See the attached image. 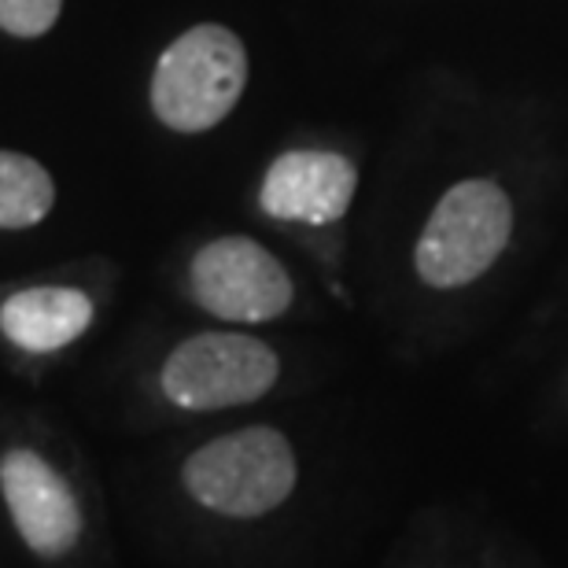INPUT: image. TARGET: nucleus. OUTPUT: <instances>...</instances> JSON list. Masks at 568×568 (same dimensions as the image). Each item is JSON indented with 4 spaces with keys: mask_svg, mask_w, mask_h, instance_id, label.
<instances>
[{
    "mask_svg": "<svg viewBox=\"0 0 568 568\" xmlns=\"http://www.w3.org/2000/svg\"><path fill=\"white\" fill-rule=\"evenodd\" d=\"M0 498L19 542L41 568H71L85 554L97 506L55 454L33 443L0 450Z\"/></svg>",
    "mask_w": 568,
    "mask_h": 568,
    "instance_id": "f257e3e1",
    "label": "nucleus"
},
{
    "mask_svg": "<svg viewBox=\"0 0 568 568\" xmlns=\"http://www.w3.org/2000/svg\"><path fill=\"white\" fill-rule=\"evenodd\" d=\"M300 465L292 443L277 428L252 425L203 443L181 465V484L192 503L219 517H266L295 491Z\"/></svg>",
    "mask_w": 568,
    "mask_h": 568,
    "instance_id": "f03ea898",
    "label": "nucleus"
},
{
    "mask_svg": "<svg viewBox=\"0 0 568 568\" xmlns=\"http://www.w3.org/2000/svg\"><path fill=\"white\" fill-rule=\"evenodd\" d=\"M247 85V52L233 30L203 22L159 55L155 115L178 133H203L230 115Z\"/></svg>",
    "mask_w": 568,
    "mask_h": 568,
    "instance_id": "7ed1b4c3",
    "label": "nucleus"
},
{
    "mask_svg": "<svg viewBox=\"0 0 568 568\" xmlns=\"http://www.w3.org/2000/svg\"><path fill=\"white\" fill-rule=\"evenodd\" d=\"M514 233V207L495 181L473 178L454 185L436 203L417 241V274L432 288H462L484 277L506 252Z\"/></svg>",
    "mask_w": 568,
    "mask_h": 568,
    "instance_id": "20e7f679",
    "label": "nucleus"
},
{
    "mask_svg": "<svg viewBox=\"0 0 568 568\" xmlns=\"http://www.w3.org/2000/svg\"><path fill=\"white\" fill-rule=\"evenodd\" d=\"M274 347L244 333H200L163 362V395L181 410H230L247 406L277 384Z\"/></svg>",
    "mask_w": 568,
    "mask_h": 568,
    "instance_id": "39448f33",
    "label": "nucleus"
},
{
    "mask_svg": "<svg viewBox=\"0 0 568 568\" xmlns=\"http://www.w3.org/2000/svg\"><path fill=\"white\" fill-rule=\"evenodd\" d=\"M189 288L203 311L222 322H274L292 306V277L263 244L222 236L200 247L189 270Z\"/></svg>",
    "mask_w": 568,
    "mask_h": 568,
    "instance_id": "423d86ee",
    "label": "nucleus"
},
{
    "mask_svg": "<svg viewBox=\"0 0 568 568\" xmlns=\"http://www.w3.org/2000/svg\"><path fill=\"white\" fill-rule=\"evenodd\" d=\"M358 189V170L351 159L336 152H284L266 170L258 203L270 219L306 222V225H333L347 214Z\"/></svg>",
    "mask_w": 568,
    "mask_h": 568,
    "instance_id": "0eeeda50",
    "label": "nucleus"
},
{
    "mask_svg": "<svg viewBox=\"0 0 568 568\" xmlns=\"http://www.w3.org/2000/svg\"><path fill=\"white\" fill-rule=\"evenodd\" d=\"M97 303L74 284H22L0 295V339L27 358L60 355L89 333Z\"/></svg>",
    "mask_w": 568,
    "mask_h": 568,
    "instance_id": "6e6552de",
    "label": "nucleus"
},
{
    "mask_svg": "<svg viewBox=\"0 0 568 568\" xmlns=\"http://www.w3.org/2000/svg\"><path fill=\"white\" fill-rule=\"evenodd\" d=\"M55 203V185L38 159L0 152V230H30Z\"/></svg>",
    "mask_w": 568,
    "mask_h": 568,
    "instance_id": "1a4fd4ad",
    "label": "nucleus"
},
{
    "mask_svg": "<svg viewBox=\"0 0 568 568\" xmlns=\"http://www.w3.org/2000/svg\"><path fill=\"white\" fill-rule=\"evenodd\" d=\"M63 0H0V30L16 38H41L60 19Z\"/></svg>",
    "mask_w": 568,
    "mask_h": 568,
    "instance_id": "9d476101",
    "label": "nucleus"
}]
</instances>
